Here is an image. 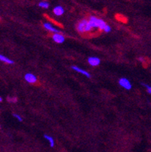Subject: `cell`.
<instances>
[{
  "instance_id": "6da1fadb",
  "label": "cell",
  "mask_w": 151,
  "mask_h": 152,
  "mask_svg": "<svg viewBox=\"0 0 151 152\" xmlns=\"http://www.w3.org/2000/svg\"><path fill=\"white\" fill-rule=\"evenodd\" d=\"M90 23L91 27H92V29H96L98 28L100 30H104L105 27L107 26V24L101 18H99L96 17V16H90L89 18L88 19Z\"/></svg>"
},
{
  "instance_id": "7a4b0ae2",
  "label": "cell",
  "mask_w": 151,
  "mask_h": 152,
  "mask_svg": "<svg viewBox=\"0 0 151 152\" xmlns=\"http://www.w3.org/2000/svg\"><path fill=\"white\" fill-rule=\"evenodd\" d=\"M76 30H77L78 33L82 34L89 33V32H91L93 30L92 27H91L90 23H89L88 19H82L80 21H79L78 24H76Z\"/></svg>"
},
{
  "instance_id": "3957f363",
  "label": "cell",
  "mask_w": 151,
  "mask_h": 152,
  "mask_svg": "<svg viewBox=\"0 0 151 152\" xmlns=\"http://www.w3.org/2000/svg\"><path fill=\"white\" fill-rule=\"evenodd\" d=\"M119 85L121 87L123 88V89H126V90H130L132 88V85H131V82L125 77L120 78V80H119Z\"/></svg>"
},
{
  "instance_id": "277c9868",
  "label": "cell",
  "mask_w": 151,
  "mask_h": 152,
  "mask_svg": "<svg viewBox=\"0 0 151 152\" xmlns=\"http://www.w3.org/2000/svg\"><path fill=\"white\" fill-rule=\"evenodd\" d=\"M24 80H26L27 83L30 84H35L38 81V78L35 74L32 73H27L24 75Z\"/></svg>"
},
{
  "instance_id": "5b68a950",
  "label": "cell",
  "mask_w": 151,
  "mask_h": 152,
  "mask_svg": "<svg viewBox=\"0 0 151 152\" xmlns=\"http://www.w3.org/2000/svg\"><path fill=\"white\" fill-rule=\"evenodd\" d=\"M43 27L46 30H48V31L51 32V33H53V34H57V33H61L60 30L58 29L55 27H54L51 23H48V22H45L43 24Z\"/></svg>"
},
{
  "instance_id": "8992f818",
  "label": "cell",
  "mask_w": 151,
  "mask_h": 152,
  "mask_svg": "<svg viewBox=\"0 0 151 152\" xmlns=\"http://www.w3.org/2000/svg\"><path fill=\"white\" fill-rule=\"evenodd\" d=\"M52 39L54 42H55L56 43L58 44H61V43H64L65 37L64 35L61 34V33H57V34H54L52 35Z\"/></svg>"
},
{
  "instance_id": "52a82bcc",
  "label": "cell",
  "mask_w": 151,
  "mask_h": 152,
  "mask_svg": "<svg viewBox=\"0 0 151 152\" xmlns=\"http://www.w3.org/2000/svg\"><path fill=\"white\" fill-rule=\"evenodd\" d=\"M88 63L92 67H97L101 64V59L98 57L92 56V57H89L88 58Z\"/></svg>"
},
{
  "instance_id": "ba28073f",
  "label": "cell",
  "mask_w": 151,
  "mask_h": 152,
  "mask_svg": "<svg viewBox=\"0 0 151 152\" xmlns=\"http://www.w3.org/2000/svg\"><path fill=\"white\" fill-rule=\"evenodd\" d=\"M72 69L73 70V71H75L76 72L79 73V74H80L84 75V76H86V77H88V78L91 77L90 73L88 72V71H85V70H84V69L80 68V67H77V66H76V65H74V66H72Z\"/></svg>"
},
{
  "instance_id": "9c48e42d",
  "label": "cell",
  "mask_w": 151,
  "mask_h": 152,
  "mask_svg": "<svg viewBox=\"0 0 151 152\" xmlns=\"http://www.w3.org/2000/svg\"><path fill=\"white\" fill-rule=\"evenodd\" d=\"M53 13L56 16H62L64 14V8L61 6H57L53 8Z\"/></svg>"
},
{
  "instance_id": "30bf717a",
  "label": "cell",
  "mask_w": 151,
  "mask_h": 152,
  "mask_svg": "<svg viewBox=\"0 0 151 152\" xmlns=\"http://www.w3.org/2000/svg\"><path fill=\"white\" fill-rule=\"evenodd\" d=\"M0 61L4 62V63L8 64H14V61H12L11 59H10L9 57H6V56L3 55L2 54H0Z\"/></svg>"
},
{
  "instance_id": "8fae6325",
  "label": "cell",
  "mask_w": 151,
  "mask_h": 152,
  "mask_svg": "<svg viewBox=\"0 0 151 152\" xmlns=\"http://www.w3.org/2000/svg\"><path fill=\"white\" fill-rule=\"evenodd\" d=\"M44 138L48 141L50 146L52 147V148H53L55 146V139H54V138L52 136H51L49 135H45Z\"/></svg>"
},
{
  "instance_id": "7c38bea8",
  "label": "cell",
  "mask_w": 151,
  "mask_h": 152,
  "mask_svg": "<svg viewBox=\"0 0 151 152\" xmlns=\"http://www.w3.org/2000/svg\"><path fill=\"white\" fill-rule=\"evenodd\" d=\"M50 4L48 3L47 1H41L39 3V6L42 8H44V9H47L49 8Z\"/></svg>"
},
{
  "instance_id": "4fadbf2b",
  "label": "cell",
  "mask_w": 151,
  "mask_h": 152,
  "mask_svg": "<svg viewBox=\"0 0 151 152\" xmlns=\"http://www.w3.org/2000/svg\"><path fill=\"white\" fill-rule=\"evenodd\" d=\"M13 116H14V117H15V118L17 120H18L19 122H21V121L23 120L22 117H20V116L19 114H17V113H14Z\"/></svg>"
},
{
  "instance_id": "5bb4252c",
  "label": "cell",
  "mask_w": 151,
  "mask_h": 152,
  "mask_svg": "<svg viewBox=\"0 0 151 152\" xmlns=\"http://www.w3.org/2000/svg\"><path fill=\"white\" fill-rule=\"evenodd\" d=\"M143 85H144V87L146 88V89H147L148 92L150 93V94L151 95V85H148V84H143Z\"/></svg>"
},
{
  "instance_id": "9a60e30c",
  "label": "cell",
  "mask_w": 151,
  "mask_h": 152,
  "mask_svg": "<svg viewBox=\"0 0 151 152\" xmlns=\"http://www.w3.org/2000/svg\"><path fill=\"white\" fill-rule=\"evenodd\" d=\"M110 31H111V27L109 26L108 24H107V26L105 27V28H104L103 32H104V33H107V34H108V33H110Z\"/></svg>"
},
{
  "instance_id": "2e32d148",
  "label": "cell",
  "mask_w": 151,
  "mask_h": 152,
  "mask_svg": "<svg viewBox=\"0 0 151 152\" xmlns=\"http://www.w3.org/2000/svg\"><path fill=\"white\" fill-rule=\"evenodd\" d=\"M8 101L9 102H12V103H15V102H17V98H8Z\"/></svg>"
},
{
  "instance_id": "e0dca14e",
  "label": "cell",
  "mask_w": 151,
  "mask_h": 152,
  "mask_svg": "<svg viewBox=\"0 0 151 152\" xmlns=\"http://www.w3.org/2000/svg\"><path fill=\"white\" fill-rule=\"evenodd\" d=\"M2 98L0 96V102H2Z\"/></svg>"
}]
</instances>
